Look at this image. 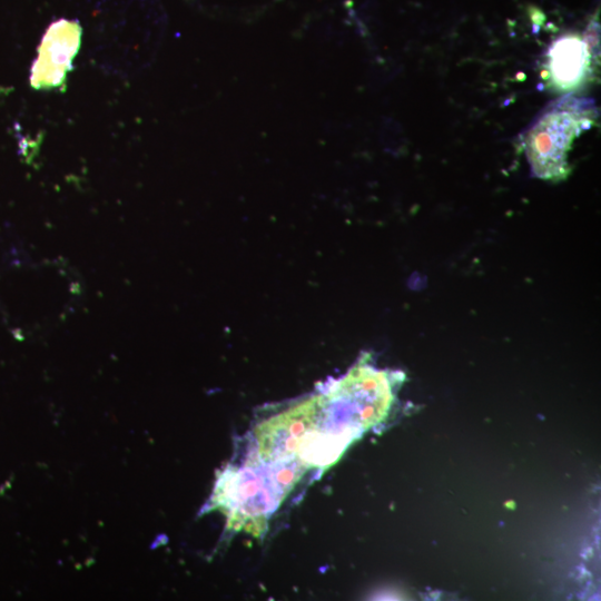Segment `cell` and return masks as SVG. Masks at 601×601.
Instances as JSON below:
<instances>
[{"label":"cell","instance_id":"1","mask_svg":"<svg viewBox=\"0 0 601 601\" xmlns=\"http://www.w3.org/2000/svg\"><path fill=\"white\" fill-rule=\"evenodd\" d=\"M587 101L568 98L546 110L525 138V152L532 171L543 179L563 178L572 141L590 127L594 116Z\"/></svg>","mask_w":601,"mask_h":601},{"label":"cell","instance_id":"2","mask_svg":"<svg viewBox=\"0 0 601 601\" xmlns=\"http://www.w3.org/2000/svg\"><path fill=\"white\" fill-rule=\"evenodd\" d=\"M82 28L75 20L52 22L42 37L30 73L31 86L49 90L65 86L81 46Z\"/></svg>","mask_w":601,"mask_h":601},{"label":"cell","instance_id":"3","mask_svg":"<svg viewBox=\"0 0 601 601\" xmlns=\"http://www.w3.org/2000/svg\"><path fill=\"white\" fill-rule=\"evenodd\" d=\"M589 60L588 43L574 36L559 39L550 50V71L555 83L575 85L584 75Z\"/></svg>","mask_w":601,"mask_h":601}]
</instances>
